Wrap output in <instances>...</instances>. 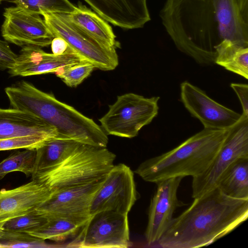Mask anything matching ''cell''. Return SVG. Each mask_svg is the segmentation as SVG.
<instances>
[{"mask_svg":"<svg viewBox=\"0 0 248 248\" xmlns=\"http://www.w3.org/2000/svg\"><path fill=\"white\" fill-rule=\"evenodd\" d=\"M159 16L177 49L200 64H215L224 41L248 46V21L237 0H166Z\"/></svg>","mask_w":248,"mask_h":248,"instance_id":"1","label":"cell"},{"mask_svg":"<svg viewBox=\"0 0 248 248\" xmlns=\"http://www.w3.org/2000/svg\"><path fill=\"white\" fill-rule=\"evenodd\" d=\"M248 217V199L233 198L219 188L194 199L157 242L164 248L206 246L230 233Z\"/></svg>","mask_w":248,"mask_h":248,"instance_id":"2","label":"cell"},{"mask_svg":"<svg viewBox=\"0 0 248 248\" xmlns=\"http://www.w3.org/2000/svg\"><path fill=\"white\" fill-rule=\"evenodd\" d=\"M12 108L30 112L54 127L60 138L107 147L108 135L92 119L45 93L21 81L5 89Z\"/></svg>","mask_w":248,"mask_h":248,"instance_id":"3","label":"cell"},{"mask_svg":"<svg viewBox=\"0 0 248 248\" xmlns=\"http://www.w3.org/2000/svg\"><path fill=\"white\" fill-rule=\"evenodd\" d=\"M228 131L204 128L174 149L145 160L135 173L155 183L173 177L198 176L211 164Z\"/></svg>","mask_w":248,"mask_h":248,"instance_id":"4","label":"cell"},{"mask_svg":"<svg viewBox=\"0 0 248 248\" xmlns=\"http://www.w3.org/2000/svg\"><path fill=\"white\" fill-rule=\"evenodd\" d=\"M115 158L107 147L82 143L63 162L32 180L52 193L82 186L105 177L114 166Z\"/></svg>","mask_w":248,"mask_h":248,"instance_id":"5","label":"cell"},{"mask_svg":"<svg viewBox=\"0 0 248 248\" xmlns=\"http://www.w3.org/2000/svg\"><path fill=\"white\" fill-rule=\"evenodd\" d=\"M159 97L150 98L134 93L117 97L108 111L99 120L100 126L108 135L132 138L157 116Z\"/></svg>","mask_w":248,"mask_h":248,"instance_id":"6","label":"cell"},{"mask_svg":"<svg viewBox=\"0 0 248 248\" xmlns=\"http://www.w3.org/2000/svg\"><path fill=\"white\" fill-rule=\"evenodd\" d=\"M39 14L53 34L61 37L81 58L103 71L115 69L119 64L116 48H108L73 23L67 14L40 10Z\"/></svg>","mask_w":248,"mask_h":248,"instance_id":"7","label":"cell"},{"mask_svg":"<svg viewBox=\"0 0 248 248\" xmlns=\"http://www.w3.org/2000/svg\"><path fill=\"white\" fill-rule=\"evenodd\" d=\"M248 157V116L228 129L226 137L207 170L192 177V197L194 199L217 188L228 168L239 158Z\"/></svg>","mask_w":248,"mask_h":248,"instance_id":"8","label":"cell"},{"mask_svg":"<svg viewBox=\"0 0 248 248\" xmlns=\"http://www.w3.org/2000/svg\"><path fill=\"white\" fill-rule=\"evenodd\" d=\"M137 200L133 171L124 164L114 165L93 197L90 215L102 211L127 215Z\"/></svg>","mask_w":248,"mask_h":248,"instance_id":"9","label":"cell"},{"mask_svg":"<svg viewBox=\"0 0 248 248\" xmlns=\"http://www.w3.org/2000/svg\"><path fill=\"white\" fill-rule=\"evenodd\" d=\"M74 245L79 248H126L130 244L127 215L102 211L91 216Z\"/></svg>","mask_w":248,"mask_h":248,"instance_id":"10","label":"cell"},{"mask_svg":"<svg viewBox=\"0 0 248 248\" xmlns=\"http://www.w3.org/2000/svg\"><path fill=\"white\" fill-rule=\"evenodd\" d=\"M40 15L19 6L4 9L1 32L6 41L23 47H46L54 38Z\"/></svg>","mask_w":248,"mask_h":248,"instance_id":"11","label":"cell"},{"mask_svg":"<svg viewBox=\"0 0 248 248\" xmlns=\"http://www.w3.org/2000/svg\"><path fill=\"white\" fill-rule=\"evenodd\" d=\"M106 176L82 186L52 193L35 211L46 218L66 217L88 220L91 217L90 209L92 201Z\"/></svg>","mask_w":248,"mask_h":248,"instance_id":"12","label":"cell"},{"mask_svg":"<svg viewBox=\"0 0 248 248\" xmlns=\"http://www.w3.org/2000/svg\"><path fill=\"white\" fill-rule=\"evenodd\" d=\"M180 97L185 108L201 122L204 128L228 129L242 117V114L219 104L187 81L180 85Z\"/></svg>","mask_w":248,"mask_h":248,"instance_id":"13","label":"cell"},{"mask_svg":"<svg viewBox=\"0 0 248 248\" xmlns=\"http://www.w3.org/2000/svg\"><path fill=\"white\" fill-rule=\"evenodd\" d=\"M183 178L173 177L156 183L157 187L151 200L145 232L148 244L158 241L169 227L175 210L185 205L177 195Z\"/></svg>","mask_w":248,"mask_h":248,"instance_id":"14","label":"cell"},{"mask_svg":"<svg viewBox=\"0 0 248 248\" xmlns=\"http://www.w3.org/2000/svg\"><path fill=\"white\" fill-rule=\"evenodd\" d=\"M83 0L106 21L121 28H140L151 20L147 0Z\"/></svg>","mask_w":248,"mask_h":248,"instance_id":"15","label":"cell"},{"mask_svg":"<svg viewBox=\"0 0 248 248\" xmlns=\"http://www.w3.org/2000/svg\"><path fill=\"white\" fill-rule=\"evenodd\" d=\"M51 194L45 185L34 180L12 189H1L0 226L11 218L35 210Z\"/></svg>","mask_w":248,"mask_h":248,"instance_id":"16","label":"cell"},{"mask_svg":"<svg viewBox=\"0 0 248 248\" xmlns=\"http://www.w3.org/2000/svg\"><path fill=\"white\" fill-rule=\"evenodd\" d=\"M30 136L60 138L54 127L36 115L12 108H0V139Z\"/></svg>","mask_w":248,"mask_h":248,"instance_id":"17","label":"cell"},{"mask_svg":"<svg viewBox=\"0 0 248 248\" xmlns=\"http://www.w3.org/2000/svg\"><path fill=\"white\" fill-rule=\"evenodd\" d=\"M67 15L73 23L103 46L108 48H116L118 46L116 36L107 21L80 2L74 12Z\"/></svg>","mask_w":248,"mask_h":248,"instance_id":"18","label":"cell"},{"mask_svg":"<svg viewBox=\"0 0 248 248\" xmlns=\"http://www.w3.org/2000/svg\"><path fill=\"white\" fill-rule=\"evenodd\" d=\"M81 144L73 140L59 138L46 142L36 149V154L31 178L63 162Z\"/></svg>","mask_w":248,"mask_h":248,"instance_id":"19","label":"cell"},{"mask_svg":"<svg viewBox=\"0 0 248 248\" xmlns=\"http://www.w3.org/2000/svg\"><path fill=\"white\" fill-rule=\"evenodd\" d=\"M46 218L45 224L29 233L45 240L62 242L77 236L88 220L66 217Z\"/></svg>","mask_w":248,"mask_h":248,"instance_id":"20","label":"cell"},{"mask_svg":"<svg viewBox=\"0 0 248 248\" xmlns=\"http://www.w3.org/2000/svg\"><path fill=\"white\" fill-rule=\"evenodd\" d=\"M217 187L229 197L248 199V157L233 163L222 176Z\"/></svg>","mask_w":248,"mask_h":248,"instance_id":"21","label":"cell"},{"mask_svg":"<svg viewBox=\"0 0 248 248\" xmlns=\"http://www.w3.org/2000/svg\"><path fill=\"white\" fill-rule=\"evenodd\" d=\"M215 63L248 79V46L226 41L216 49Z\"/></svg>","mask_w":248,"mask_h":248,"instance_id":"22","label":"cell"},{"mask_svg":"<svg viewBox=\"0 0 248 248\" xmlns=\"http://www.w3.org/2000/svg\"><path fill=\"white\" fill-rule=\"evenodd\" d=\"M36 154V149H25L11 154L0 163V180L13 171H21L27 177L31 176Z\"/></svg>","mask_w":248,"mask_h":248,"instance_id":"23","label":"cell"},{"mask_svg":"<svg viewBox=\"0 0 248 248\" xmlns=\"http://www.w3.org/2000/svg\"><path fill=\"white\" fill-rule=\"evenodd\" d=\"M40 47L26 46L22 47L9 73L13 76H20L25 70L40 64L50 55Z\"/></svg>","mask_w":248,"mask_h":248,"instance_id":"24","label":"cell"},{"mask_svg":"<svg viewBox=\"0 0 248 248\" xmlns=\"http://www.w3.org/2000/svg\"><path fill=\"white\" fill-rule=\"evenodd\" d=\"M45 240L28 232L5 230L0 232V248L50 247Z\"/></svg>","mask_w":248,"mask_h":248,"instance_id":"25","label":"cell"},{"mask_svg":"<svg viewBox=\"0 0 248 248\" xmlns=\"http://www.w3.org/2000/svg\"><path fill=\"white\" fill-rule=\"evenodd\" d=\"M11 1L16 5L39 14L40 10L70 14L77 7L69 0H13Z\"/></svg>","mask_w":248,"mask_h":248,"instance_id":"26","label":"cell"},{"mask_svg":"<svg viewBox=\"0 0 248 248\" xmlns=\"http://www.w3.org/2000/svg\"><path fill=\"white\" fill-rule=\"evenodd\" d=\"M94 66L84 61L60 68L54 73L68 87H76L88 77Z\"/></svg>","mask_w":248,"mask_h":248,"instance_id":"27","label":"cell"},{"mask_svg":"<svg viewBox=\"0 0 248 248\" xmlns=\"http://www.w3.org/2000/svg\"><path fill=\"white\" fill-rule=\"evenodd\" d=\"M46 220V218L34 210L10 219L3 224L2 228L5 230L29 233L40 227Z\"/></svg>","mask_w":248,"mask_h":248,"instance_id":"28","label":"cell"},{"mask_svg":"<svg viewBox=\"0 0 248 248\" xmlns=\"http://www.w3.org/2000/svg\"><path fill=\"white\" fill-rule=\"evenodd\" d=\"M52 139L30 136L0 139V151L18 149H36Z\"/></svg>","mask_w":248,"mask_h":248,"instance_id":"29","label":"cell"},{"mask_svg":"<svg viewBox=\"0 0 248 248\" xmlns=\"http://www.w3.org/2000/svg\"><path fill=\"white\" fill-rule=\"evenodd\" d=\"M17 55L11 49L7 41L0 39V68L10 69L14 65Z\"/></svg>","mask_w":248,"mask_h":248,"instance_id":"30","label":"cell"},{"mask_svg":"<svg viewBox=\"0 0 248 248\" xmlns=\"http://www.w3.org/2000/svg\"><path fill=\"white\" fill-rule=\"evenodd\" d=\"M231 87L235 93L241 104L242 114L248 116V86L247 84L232 83Z\"/></svg>","mask_w":248,"mask_h":248,"instance_id":"31","label":"cell"},{"mask_svg":"<svg viewBox=\"0 0 248 248\" xmlns=\"http://www.w3.org/2000/svg\"><path fill=\"white\" fill-rule=\"evenodd\" d=\"M52 54L60 55L64 53L69 48L67 43L61 37H55L51 43Z\"/></svg>","mask_w":248,"mask_h":248,"instance_id":"32","label":"cell"},{"mask_svg":"<svg viewBox=\"0 0 248 248\" xmlns=\"http://www.w3.org/2000/svg\"><path fill=\"white\" fill-rule=\"evenodd\" d=\"M241 13L244 18L248 21V0H237Z\"/></svg>","mask_w":248,"mask_h":248,"instance_id":"33","label":"cell"},{"mask_svg":"<svg viewBox=\"0 0 248 248\" xmlns=\"http://www.w3.org/2000/svg\"><path fill=\"white\" fill-rule=\"evenodd\" d=\"M2 226H0V232L1 230L2 229Z\"/></svg>","mask_w":248,"mask_h":248,"instance_id":"34","label":"cell"},{"mask_svg":"<svg viewBox=\"0 0 248 248\" xmlns=\"http://www.w3.org/2000/svg\"><path fill=\"white\" fill-rule=\"evenodd\" d=\"M1 0H0V1H1Z\"/></svg>","mask_w":248,"mask_h":248,"instance_id":"35","label":"cell"},{"mask_svg":"<svg viewBox=\"0 0 248 248\" xmlns=\"http://www.w3.org/2000/svg\"></svg>","mask_w":248,"mask_h":248,"instance_id":"36","label":"cell"}]
</instances>
